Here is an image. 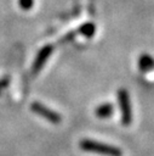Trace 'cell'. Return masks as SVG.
I'll use <instances>...</instances> for the list:
<instances>
[{"mask_svg":"<svg viewBox=\"0 0 154 156\" xmlns=\"http://www.w3.org/2000/svg\"><path fill=\"white\" fill-rule=\"evenodd\" d=\"M30 110H32L34 113L41 116L42 118L47 119V121L51 122V123L57 124V123H59V122L62 121V116H61L58 112H56V111H53V110L46 107L45 105H42V104H40V102H33V104L30 105Z\"/></svg>","mask_w":154,"mask_h":156,"instance_id":"3","label":"cell"},{"mask_svg":"<svg viewBox=\"0 0 154 156\" xmlns=\"http://www.w3.org/2000/svg\"><path fill=\"white\" fill-rule=\"evenodd\" d=\"M79 146L81 150L87 152H95V154H101L105 156H122V151L119 147L105 144V143H101L97 140L82 139L79 143Z\"/></svg>","mask_w":154,"mask_h":156,"instance_id":"1","label":"cell"},{"mask_svg":"<svg viewBox=\"0 0 154 156\" xmlns=\"http://www.w3.org/2000/svg\"><path fill=\"white\" fill-rule=\"evenodd\" d=\"M76 33H80V34H82L84 37L90 38V37H92V35L96 33V26H95L93 23H91V22L84 23L82 26L79 27V29L76 30Z\"/></svg>","mask_w":154,"mask_h":156,"instance_id":"7","label":"cell"},{"mask_svg":"<svg viewBox=\"0 0 154 156\" xmlns=\"http://www.w3.org/2000/svg\"><path fill=\"white\" fill-rule=\"evenodd\" d=\"M138 67L143 72L152 71L154 68V58L148 54H142L138 58Z\"/></svg>","mask_w":154,"mask_h":156,"instance_id":"6","label":"cell"},{"mask_svg":"<svg viewBox=\"0 0 154 156\" xmlns=\"http://www.w3.org/2000/svg\"><path fill=\"white\" fill-rule=\"evenodd\" d=\"M95 113H96V116L99 117V118H109V117L114 113V106H113L112 104H109V102H107V104H101V105H98V106L96 107Z\"/></svg>","mask_w":154,"mask_h":156,"instance_id":"5","label":"cell"},{"mask_svg":"<svg viewBox=\"0 0 154 156\" xmlns=\"http://www.w3.org/2000/svg\"><path fill=\"white\" fill-rule=\"evenodd\" d=\"M19 6L23 9V10H29L33 7L34 5V0H19Z\"/></svg>","mask_w":154,"mask_h":156,"instance_id":"8","label":"cell"},{"mask_svg":"<svg viewBox=\"0 0 154 156\" xmlns=\"http://www.w3.org/2000/svg\"><path fill=\"white\" fill-rule=\"evenodd\" d=\"M10 84V77H2V78H0V93L7 87Z\"/></svg>","mask_w":154,"mask_h":156,"instance_id":"9","label":"cell"},{"mask_svg":"<svg viewBox=\"0 0 154 156\" xmlns=\"http://www.w3.org/2000/svg\"><path fill=\"white\" fill-rule=\"evenodd\" d=\"M52 50H53L52 45H45L38 51V54L34 58V62H33V67H32L33 73H38L42 68V66L46 63L47 58L52 54Z\"/></svg>","mask_w":154,"mask_h":156,"instance_id":"4","label":"cell"},{"mask_svg":"<svg viewBox=\"0 0 154 156\" xmlns=\"http://www.w3.org/2000/svg\"><path fill=\"white\" fill-rule=\"evenodd\" d=\"M118 102L121 112V122L125 126H129L132 122V108L130 102V95L127 90L120 89L118 91Z\"/></svg>","mask_w":154,"mask_h":156,"instance_id":"2","label":"cell"}]
</instances>
